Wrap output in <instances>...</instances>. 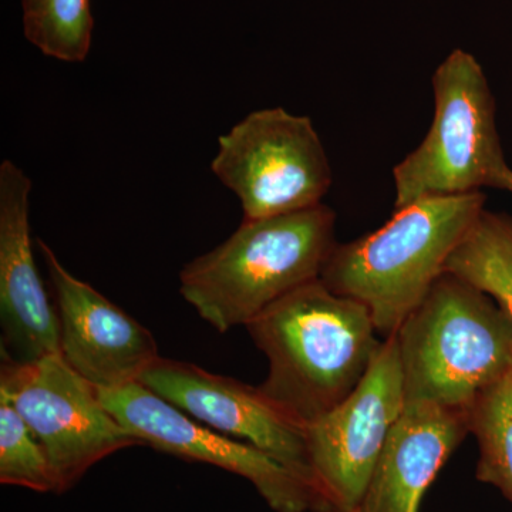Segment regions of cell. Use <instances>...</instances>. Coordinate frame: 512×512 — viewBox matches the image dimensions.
I'll return each mask as SVG.
<instances>
[{"label":"cell","mask_w":512,"mask_h":512,"mask_svg":"<svg viewBox=\"0 0 512 512\" xmlns=\"http://www.w3.org/2000/svg\"><path fill=\"white\" fill-rule=\"evenodd\" d=\"M336 214L320 204L278 217L244 220L217 248L180 272V293L220 333L320 279L338 242Z\"/></svg>","instance_id":"cell-3"},{"label":"cell","mask_w":512,"mask_h":512,"mask_svg":"<svg viewBox=\"0 0 512 512\" xmlns=\"http://www.w3.org/2000/svg\"><path fill=\"white\" fill-rule=\"evenodd\" d=\"M211 171L237 195L244 220L309 210L332 185L312 120L284 107L252 111L220 136Z\"/></svg>","instance_id":"cell-6"},{"label":"cell","mask_w":512,"mask_h":512,"mask_svg":"<svg viewBox=\"0 0 512 512\" xmlns=\"http://www.w3.org/2000/svg\"><path fill=\"white\" fill-rule=\"evenodd\" d=\"M0 397L12 403L45 448L60 491L103 458L140 444L104 406L99 389L62 352L28 362L6 356Z\"/></svg>","instance_id":"cell-7"},{"label":"cell","mask_w":512,"mask_h":512,"mask_svg":"<svg viewBox=\"0 0 512 512\" xmlns=\"http://www.w3.org/2000/svg\"><path fill=\"white\" fill-rule=\"evenodd\" d=\"M138 382L192 419L259 448L315 487L305 427L282 412L259 386L161 356Z\"/></svg>","instance_id":"cell-10"},{"label":"cell","mask_w":512,"mask_h":512,"mask_svg":"<svg viewBox=\"0 0 512 512\" xmlns=\"http://www.w3.org/2000/svg\"><path fill=\"white\" fill-rule=\"evenodd\" d=\"M484 210L483 192L424 198L394 210L383 227L336 245L320 281L363 303L379 335L390 338L446 272Z\"/></svg>","instance_id":"cell-2"},{"label":"cell","mask_w":512,"mask_h":512,"mask_svg":"<svg viewBox=\"0 0 512 512\" xmlns=\"http://www.w3.org/2000/svg\"><path fill=\"white\" fill-rule=\"evenodd\" d=\"M326 512H366L362 507L349 508V510H339V508H329Z\"/></svg>","instance_id":"cell-18"},{"label":"cell","mask_w":512,"mask_h":512,"mask_svg":"<svg viewBox=\"0 0 512 512\" xmlns=\"http://www.w3.org/2000/svg\"><path fill=\"white\" fill-rule=\"evenodd\" d=\"M406 402L467 410L512 370V320L493 298L444 272L396 333Z\"/></svg>","instance_id":"cell-4"},{"label":"cell","mask_w":512,"mask_h":512,"mask_svg":"<svg viewBox=\"0 0 512 512\" xmlns=\"http://www.w3.org/2000/svg\"><path fill=\"white\" fill-rule=\"evenodd\" d=\"M404 404L399 343L393 335L383 339L359 386L335 409L305 427L313 483L326 511L362 505Z\"/></svg>","instance_id":"cell-8"},{"label":"cell","mask_w":512,"mask_h":512,"mask_svg":"<svg viewBox=\"0 0 512 512\" xmlns=\"http://www.w3.org/2000/svg\"><path fill=\"white\" fill-rule=\"evenodd\" d=\"M468 433L467 410L406 402L360 507L366 512H419L427 488Z\"/></svg>","instance_id":"cell-13"},{"label":"cell","mask_w":512,"mask_h":512,"mask_svg":"<svg viewBox=\"0 0 512 512\" xmlns=\"http://www.w3.org/2000/svg\"><path fill=\"white\" fill-rule=\"evenodd\" d=\"M433 92L429 133L393 168L394 210L483 188L512 192L493 93L476 57L453 50L433 74Z\"/></svg>","instance_id":"cell-5"},{"label":"cell","mask_w":512,"mask_h":512,"mask_svg":"<svg viewBox=\"0 0 512 512\" xmlns=\"http://www.w3.org/2000/svg\"><path fill=\"white\" fill-rule=\"evenodd\" d=\"M468 423L480 446L478 480L500 488L512 503V370L471 404Z\"/></svg>","instance_id":"cell-15"},{"label":"cell","mask_w":512,"mask_h":512,"mask_svg":"<svg viewBox=\"0 0 512 512\" xmlns=\"http://www.w3.org/2000/svg\"><path fill=\"white\" fill-rule=\"evenodd\" d=\"M32 181L13 161L0 164V312L6 345L20 362L60 352V322L37 269L30 237Z\"/></svg>","instance_id":"cell-12"},{"label":"cell","mask_w":512,"mask_h":512,"mask_svg":"<svg viewBox=\"0 0 512 512\" xmlns=\"http://www.w3.org/2000/svg\"><path fill=\"white\" fill-rule=\"evenodd\" d=\"M446 272L487 293L512 320V218L481 212L448 259Z\"/></svg>","instance_id":"cell-14"},{"label":"cell","mask_w":512,"mask_h":512,"mask_svg":"<svg viewBox=\"0 0 512 512\" xmlns=\"http://www.w3.org/2000/svg\"><path fill=\"white\" fill-rule=\"evenodd\" d=\"M245 328L269 363L259 389L303 427L359 386L383 343L366 306L320 279L272 303Z\"/></svg>","instance_id":"cell-1"},{"label":"cell","mask_w":512,"mask_h":512,"mask_svg":"<svg viewBox=\"0 0 512 512\" xmlns=\"http://www.w3.org/2000/svg\"><path fill=\"white\" fill-rule=\"evenodd\" d=\"M36 244L55 291L64 359L99 390L138 382L160 357L150 330L70 274L46 242Z\"/></svg>","instance_id":"cell-11"},{"label":"cell","mask_w":512,"mask_h":512,"mask_svg":"<svg viewBox=\"0 0 512 512\" xmlns=\"http://www.w3.org/2000/svg\"><path fill=\"white\" fill-rule=\"evenodd\" d=\"M99 393L107 410L140 444L247 478L276 512L326 511L315 487L274 457L192 419L143 383Z\"/></svg>","instance_id":"cell-9"},{"label":"cell","mask_w":512,"mask_h":512,"mask_svg":"<svg viewBox=\"0 0 512 512\" xmlns=\"http://www.w3.org/2000/svg\"><path fill=\"white\" fill-rule=\"evenodd\" d=\"M26 39L43 55L82 63L92 47L90 0H22Z\"/></svg>","instance_id":"cell-16"},{"label":"cell","mask_w":512,"mask_h":512,"mask_svg":"<svg viewBox=\"0 0 512 512\" xmlns=\"http://www.w3.org/2000/svg\"><path fill=\"white\" fill-rule=\"evenodd\" d=\"M0 481L42 493L60 491L45 448L5 397H0Z\"/></svg>","instance_id":"cell-17"}]
</instances>
